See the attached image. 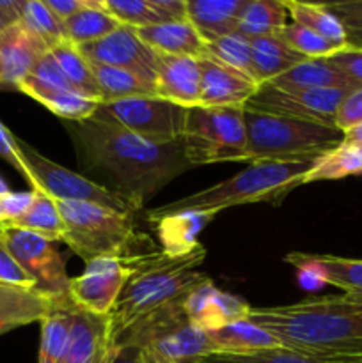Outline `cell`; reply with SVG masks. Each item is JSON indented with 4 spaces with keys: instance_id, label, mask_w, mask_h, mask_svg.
<instances>
[{
    "instance_id": "obj_45",
    "label": "cell",
    "mask_w": 362,
    "mask_h": 363,
    "mask_svg": "<svg viewBox=\"0 0 362 363\" xmlns=\"http://www.w3.org/2000/svg\"><path fill=\"white\" fill-rule=\"evenodd\" d=\"M0 282L14 284V286H23V287H34L32 280L21 272L20 266L13 261L9 252L0 241Z\"/></svg>"
},
{
    "instance_id": "obj_13",
    "label": "cell",
    "mask_w": 362,
    "mask_h": 363,
    "mask_svg": "<svg viewBox=\"0 0 362 363\" xmlns=\"http://www.w3.org/2000/svg\"><path fill=\"white\" fill-rule=\"evenodd\" d=\"M78 48L91 64L119 67V69H126L138 74L151 84L156 82L158 53L153 52L138 38L135 28L121 25L112 34L105 35L94 43H89V45L78 46Z\"/></svg>"
},
{
    "instance_id": "obj_24",
    "label": "cell",
    "mask_w": 362,
    "mask_h": 363,
    "mask_svg": "<svg viewBox=\"0 0 362 363\" xmlns=\"http://www.w3.org/2000/svg\"><path fill=\"white\" fill-rule=\"evenodd\" d=\"M18 91L31 96L38 103L60 117L62 121H84L91 119L98 108V101L89 99L85 96L77 94L70 89L52 87V85L39 84L32 78L25 77L18 85Z\"/></svg>"
},
{
    "instance_id": "obj_23",
    "label": "cell",
    "mask_w": 362,
    "mask_h": 363,
    "mask_svg": "<svg viewBox=\"0 0 362 363\" xmlns=\"http://www.w3.org/2000/svg\"><path fill=\"white\" fill-rule=\"evenodd\" d=\"M138 38L158 55L192 57L204 59L206 45L188 20L167 21V23L151 25V27L135 28Z\"/></svg>"
},
{
    "instance_id": "obj_9",
    "label": "cell",
    "mask_w": 362,
    "mask_h": 363,
    "mask_svg": "<svg viewBox=\"0 0 362 363\" xmlns=\"http://www.w3.org/2000/svg\"><path fill=\"white\" fill-rule=\"evenodd\" d=\"M13 145L21 162L27 167L28 183L34 191H41L53 201L89 202V204H98L103 208L128 213V215L137 213L126 201L117 197L116 194L105 190L94 181L87 179L84 174H77L66 167L59 165V163L52 162L39 151H35L31 144L18 138L14 133Z\"/></svg>"
},
{
    "instance_id": "obj_40",
    "label": "cell",
    "mask_w": 362,
    "mask_h": 363,
    "mask_svg": "<svg viewBox=\"0 0 362 363\" xmlns=\"http://www.w3.org/2000/svg\"><path fill=\"white\" fill-rule=\"evenodd\" d=\"M206 57H212V59L254 78V73H252V39L245 38L240 32H234V34L226 35V38L208 45Z\"/></svg>"
},
{
    "instance_id": "obj_32",
    "label": "cell",
    "mask_w": 362,
    "mask_h": 363,
    "mask_svg": "<svg viewBox=\"0 0 362 363\" xmlns=\"http://www.w3.org/2000/svg\"><path fill=\"white\" fill-rule=\"evenodd\" d=\"M50 53L55 59L57 66H59L62 77L66 78L71 91L89 99H94L98 103L102 101V94H99L98 84H96V78L92 74L91 62L82 55L78 46H75L70 41H64L53 50H50Z\"/></svg>"
},
{
    "instance_id": "obj_14",
    "label": "cell",
    "mask_w": 362,
    "mask_h": 363,
    "mask_svg": "<svg viewBox=\"0 0 362 363\" xmlns=\"http://www.w3.org/2000/svg\"><path fill=\"white\" fill-rule=\"evenodd\" d=\"M130 277V266L119 259L85 262L80 277L71 279L70 294L77 307L98 315H109Z\"/></svg>"
},
{
    "instance_id": "obj_33",
    "label": "cell",
    "mask_w": 362,
    "mask_h": 363,
    "mask_svg": "<svg viewBox=\"0 0 362 363\" xmlns=\"http://www.w3.org/2000/svg\"><path fill=\"white\" fill-rule=\"evenodd\" d=\"M286 18L287 11L283 0H247L238 32L248 39L283 34Z\"/></svg>"
},
{
    "instance_id": "obj_25",
    "label": "cell",
    "mask_w": 362,
    "mask_h": 363,
    "mask_svg": "<svg viewBox=\"0 0 362 363\" xmlns=\"http://www.w3.org/2000/svg\"><path fill=\"white\" fill-rule=\"evenodd\" d=\"M304 60V55L284 41L283 34L252 39V73L259 85L270 84Z\"/></svg>"
},
{
    "instance_id": "obj_17",
    "label": "cell",
    "mask_w": 362,
    "mask_h": 363,
    "mask_svg": "<svg viewBox=\"0 0 362 363\" xmlns=\"http://www.w3.org/2000/svg\"><path fill=\"white\" fill-rule=\"evenodd\" d=\"M48 46L21 21L0 30V66L6 91H18L20 82L48 53Z\"/></svg>"
},
{
    "instance_id": "obj_29",
    "label": "cell",
    "mask_w": 362,
    "mask_h": 363,
    "mask_svg": "<svg viewBox=\"0 0 362 363\" xmlns=\"http://www.w3.org/2000/svg\"><path fill=\"white\" fill-rule=\"evenodd\" d=\"M92 74L98 84L102 101H121L130 98H151L156 96V87L151 82L144 80L131 71L119 69V67L102 66V64H91Z\"/></svg>"
},
{
    "instance_id": "obj_26",
    "label": "cell",
    "mask_w": 362,
    "mask_h": 363,
    "mask_svg": "<svg viewBox=\"0 0 362 363\" xmlns=\"http://www.w3.org/2000/svg\"><path fill=\"white\" fill-rule=\"evenodd\" d=\"M280 89H305V91H318V89H346V91H357L341 71H337L329 60L323 59H305L304 62L297 64L286 71L284 74L270 82Z\"/></svg>"
},
{
    "instance_id": "obj_18",
    "label": "cell",
    "mask_w": 362,
    "mask_h": 363,
    "mask_svg": "<svg viewBox=\"0 0 362 363\" xmlns=\"http://www.w3.org/2000/svg\"><path fill=\"white\" fill-rule=\"evenodd\" d=\"M112 325L109 315L75 308L73 332L64 363H106L112 351Z\"/></svg>"
},
{
    "instance_id": "obj_6",
    "label": "cell",
    "mask_w": 362,
    "mask_h": 363,
    "mask_svg": "<svg viewBox=\"0 0 362 363\" xmlns=\"http://www.w3.org/2000/svg\"><path fill=\"white\" fill-rule=\"evenodd\" d=\"M247 162H318L343 142L334 126L245 110Z\"/></svg>"
},
{
    "instance_id": "obj_15",
    "label": "cell",
    "mask_w": 362,
    "mask_h": 363,
    "mask_svg": "<svg viewBox=\"0 0 362 363\" xmlns=\"http://www.w3.org/2000/svg\"><path fill=\"white\" fill-rule=\"evenodd\" d=\"M183 308L195 326L209 332L229 323L247 319L252 307L236 294L216 289L213 280L206 279L185 294Z\"/></svg>"
},
{
    "instance_id": "obj_47",
    "label": "cell",
    "mask_w": 362,
    "mask_h": 363,
    "mask_svg": "<svg viewBox=\"0 0 362 363\" xmlns=\"http://www.w3.org/2000/svg\"><path fill=\"white\" fill-rule=\"evenodd\" d=\"M34 197H35L34 190L20 191V194H13V191H9V194L4 197V206H6V213H7V223L13 222L14 218L23 215V213L31 208Z\"/></svg>"
},
{
    "instance_id": "obj_38",
    "label": "cell",
    "mask_w": 362,
    "mask_h": 363,
    "mask_svg": "<svg viewBox=\"0 0 362 363\" xmlns=\"http://www.w3.org/2000/svg\"><path fill=\"white\" fill-rule=\"evenodd\" d=\"M21 23L34 32L48 50H53L60 43L67 41L64 21L59 20L50 11L45 0H25L23 13H21Z\"/></svg>"
},
{
    "instance_id": "obj_8",
    "label": "cell",
    "mask_w": 362,
    "mask_h": 363,
    "mask_svg": "<svg viewBox=\"0 0 362 363\" xmlns=\"http://www.w3.org/2000/svg\"><path fill=\"white\" fill-rule=\"evenodd\" d=\"M114 344H133L174 363H192L215 353L208 333L188 319L183 298L142 318Z\"/></svg>"
},
{
    "instance_id": "obj_53",
    "label": "cell",
    "mask_w": 362,
    "mask_h": 363,
    "mask_svg": "<svg viewBox=\"0 0 362 363\" xmlns=\"http://www.w3.org/2000/svg\"><path fill=\"white\" fill-rule=\"evenodd\" d=\"M6 195H0V227H4L7 223V213L6 206H4V197H6Z\"/></svg>"
},
{
    "instance_id": "obj_55",
    "label": "cell",
    "mask_w": 362,
    "mask_h": 363,
    "mask_svg": "<svg viewBox=\"0 0 362 363\" xmlns=\"http://www.w3.org/2000/svg\"><path fill=\"white\" fill-rule=\"evenodd\" d=\"M6 194H9V188H7L6 181H4L2 177H0V195H6Z\"/></svg>"
},
{
    "instance_id": "obj_20",
    "label": "cell",
    "mask_w": 362,
    "mask_h": 363,
    "mask_svg": "<svg viewBox=\"0 0 362 363\" xmlns=\"http://www.w3.org/2000/svg\"><path fill=\"white\" fill-rule=\"evenodd\" d=\"M57 308L64 307L34 287L0 282V335L20 326L41 323Z\"/></svg>"
},
{
    "instance_id": "obj_10",
    "label": "cell",
    "mask_w": 362,
    "mask_h": 363,
    "mask_svg": "<svg viewBox=\"0 0 362 363\" xmlns=\"http://www.w3.org/2000/svg\"><path fill=\"white\" fill-rule=\"evenodd\" d=\"M0 241L21 272L32 280L34 289L60 307H77L70 294L71 279L66 262L52 241L13 227H0Z\"/></svg>"
},
{
    "instance_id": "obj_22",
    "label": "cell",
    "mask_w": 362,
    "mask_h": 363,
    "mask_svg": "<svg viewBox=\"0 0 362 363\" xmlns=\"http://www.w3.org/2000/svg\"><path fill=\"white\" fill-rule=\"evenodd\" d=\"M286 262L319 282L339 287L344 293L362 291V259L291 252L286 255Z\"/></svg>"
},
{
    "instance_id": "obj_41",
    "label": "cell",
    "mask_w": 362,
    "mask_h": 363,
    "mask_svg": "<svg viewBox=\"0 0 362 363\" xmlns=\"http://www.w3.org/2000/svg\"><path fill=\"white\" fill-rule=\"evenodd\" d=\"M283 38L295 52L304 55L305 59H323V57L332 55L337 52L336 46L318 35L316 32L302 27L298 23H286L283 30Z\"/></svg>"
},
{
    "instance_id": "obj_43",
    "label": "cell",
    "mask_w": 362,
    "mask_h": 363,
    "mask_svg": "<svg viewBox=\"0 0 362 363\" xmlns=\"http://www.w3.org/2000/svg\"><path fill=\"white\" fill-rule=\"evenodd\" d=\"M337 71L344 74L355 87H362V50L343 48L325 57Z\"/></svg>"
},
{
    "instance_id": "obj_31",
    "label": "cell",
    "mask_w": 362,
    "mask_h": 363,
    "mask_svg": "<svg viewBox=\"0 0 362 363\" xmlns=\"http://www.w3.org/2000/svg\"><path fill=\"white\" fill-rule=\"evenodd\" d=\"M121 27L119 21L103 7V0H89L87 7L64 21L67 41L84 46L103 39Z\"/></svg>"
},
{
    "instance_id": "obj_1",
    "label": "cell",
    "mask_w": 362,
    "mask_h": 363,
    "mask_svg": "<svg viewBox=\"0 0 362 363\" xmlns=\"http://www.w3.org/2000/svg\"><path fill=\"white\" fill-rule=\"evenodd\" d=\"M62 123L84 176L126 201L135 211L192 167L180 140L156 144L92 117Z\"/></svg>"
},
{
    "instance_id": "obj_2",
    "label": "cell",
    "mask_w": 362,
    "mask_h": 363,
    "mask_svg": "<svg viewBox=\"0 0 362 363\" xmlns=\"http://www.w3.org/2000/svg\"><path fill=\"white\" fill-rule=\"evenodd\" d=\"M247 319L290 350L329 360L362 362V305L343 294L252 307Z\"/></svg>"
},
{
    "instance_id": "obj_3",
    "label": "cell",
    "mask_w": 362,
    "mask_h": 363,
    "mask_svg": "<svg viewBox=\"0 0 362 363\" xmlns=\"http://www.w3.org/2000/svg\"><path fill=\"white\" fill-rule=\"evenodd\" d=\"M204 259L206 248L197 245L183 255L160 252L126 261L130 277L109 314L112 340L142 318L180 300L192 287L209 279L197 272Z\"/></svg>"
},
{
    "instance_id": "obj_37",
    "label": "cell",
    "mask_w": 362,
    "mask_h": 363,
    "mask_svg": "<svg viewBox=\"0 0 362 363\" xmlns=\"http://www.w3.org/2000/svg\"><path fill=\"white\" fill-rule=\"evenodd\" d=\"M192 363H362L358 360H329L311 357L290 347L277 346L268 350L247 351V353H215Z\"/></svg>"
},
{
    "instance_id": "obj_57",
    "label": "cell",
    "mask_w": 362,
    "mask_h": 363,
    "mask_svg": "<svg viewBox=\"0 0 362 363\" xmlns=\"http://www.w3.org/2000/svg\"><path fill=\"white\" fill-rule=\"evenodd\" d=\"M0 30H2V27H0Z\"/></svg>"
},
{
    "instance_id": "obj_5",
    "label": "cell",
    "mask_w": 362,
    "mask_h": 363,
    "mask_svg": "<svg viewBox=\"0 0 362 363\" xmlns=\"http://www.w3.org/2000/svg\"><path fill=\"white\" fill-rule=\"evenodd\" d=\"M66 227L64 243L82 259H131L144 257L151 240L135 229L133 215L103 208L89 202L55 201Z\"/></svg>"
},
{
    "instance_id": "obj_50",
    "label": "cell",
    "mask_w": 362,
    "mask_h": 363,
    "mask_svg": "<svg viewBox=\"0 0 362 363\" xmlns=\"http://www.w3.org/2000/svg\"><path fill=\"white\" fill-rule=\"evenodd\" d=\"M25 0H0V27L6 28L21 20Z\"/></svg>"
},
{
    "instance_id": "obj_30",
    "label": "cell",
    "mask_w": 362,
    "mask_h": 363,
    "mask_svg": "<svg viewBox=\"0 0 362 363\" xmlns=\"http://www.w3.org/2000/svg\"><path fill=\"white\" fill-rule=\"evenodd\" d=\"M4 227H13V229L25 230V233H32L35 236H41L45 240L52 241H62L66 236V227H64V220L60 216L59 206L53 199L48 195L35 191V197L32 201L31 208L23 213L21 216L14 218Z\"/></svg>"
},
{
    "instance_id": "obj_19",
    "label": "cell",
    "mask_w": 362,
    "mask_h": 363,
    "mask_svg": "<svg viewBox=\"0 0 362 363\" xmlns=\"http://www.w3.org/2000/svg\"><path fill=\"white\" fill-rule=\"evenodd\" d=\"M156 96L170 103L192 108L201 98V64L192 57L158 55Z\"/></svg>"
},
{
    "instance_id": "obj_21",
    "label": "cell",
    "mask_w": 362,
    "mask_h": 363,
    "mask_svg": "<svg viewBox=\"0 0 362 363\" xmlns=\"http://www.w3.org/2000/svg\"><path fill=\"white\" fill-rule=\"evenodd\" d=\"M247 0H187V20L206 45L238 32Z\"/></svg>"
},
{
    "instance_id": "obj_34",
    "label": "cell",
    "mask_w": 362,
    "mask_h": 363,
    "mask_svg": "<svg viewBox=\"0 0 362 363\" xmlns=\"http://www.w3.org/2000/svg\"><path fill=\"white\" fill-rule=\"evenodd\" d=\"M283 4L295 23L316 32L323 39L332 43L337 50L346 48L343 25L327 9L325 4H309L300 0H283Z\"/></svg>"
},
{
    "instance_id": "obj_54",
    "label": "cell",
    "mask_w": 362,
    "mask_h": 363,
    "mask_svg": "<svg viewBox=\"0 0 362 363\" xmlns=\"http://www.w3.org/2000/svg\"><path fill=\"white\" fill-rule=\"evenodd\" d=\"M346 300L355 301V303H361L362 305V291H353V293H344L343 294Z\"/></svg>"
},
{
    "instance_id": "obj_4",
    "label": "cell",
    "mask_w": 362,
    "mask_h": 363,
    "mask_svg": "<svg viewBox=\"0 0 362 363\" xmlns=\"http://www.w3.org/2000/svg\"><path fill=\"white\" fill-rule=\"evenodd\" d=\"M316 162H252L229 179L201 191L177 199L170 204L151 209L148 218L153 222L180 213L195 211L219 215L224 209L258 202L279 204L283 199L304 183V177Z\"/></svg>"
},
{
    "instance_id": "obj_51",
    "label": "cell",
    "mask_w": 362,
    "mask_h": 363,
    "mask_svg": "<svg viewBox=\"0 0 362 363\" xmlns=\"http://www.w3.org/2000/svg\"><path fill=\"white\" fill-rule=\"evenodd\" d=\"M343 142H348V144H353L357 147H362V123L357 124L355 128H351L350 131L344 133Z\"/></svg>"
},
{
    "instance_id": "obj_44",
    "label": "cell",
    "mask_w": 362,
    "mask_h": 363,
    "mask_svg": "<svg viewBox=\"0 0 362 363\" xmlns=\"http://www.w3.org/2000/svg\"><path fill=\"white\" fill-rule=\"evenodd\" d=\"M362 123V87L350 92L336 112V128L343 133Z\"/></svg>"
},
{
    "instance_id": "obj_56",
    "label": "cell",
    "mask_w": 362,
    "mask_h": 363,
    "mask_svg": "<svg viewBox=\"0 0 362 363\" xmlns=\"http://www.w3.org/2000/svg\"><path fill=\"white\" fill-rule=\"evenodd\" d=\"M0 89L6 91V85H4V80H2V66H0Z\"/></svg>"
},
{
    "instance_id": "obj_49",
    "label": "cell",
    "mask_w": 362,
    "mask_h": 363,
    "mask_svg": "<svg viewBox=\"0 0 362 363\" xmlns=\"http://www.w3.org/2000/svg\"><path fill=\"white\" fill-rule=\"evenodd\" d=\"M46 6L50 7L53 14H55L59 20L66 21L71 16L82 11L84 7H87L89 0H45Z\"/></svg>"
},
{
    "instance_id": "obj_27",
    "label": "cell",
    "mask_w": 362,
    "mask_h": 363,
    "mask_svg": "<svg viewBox=\"0 0 362 363\" xmlns=\"http://www.w3.org/2000/svg\"><path fill=\"white\" fill-rule=\"evenodd\" d=\"M206 333L215 353H247L280 346L275 337L248 319L229 323Z\"/></svg>"
},
{
    "instance_id": "obj_28",
    "label": "cell",
    "mask_w": 362,
    "mask_h": 363,
    "mask_svg": "<svg viewBox=\"0 0 362 363\" xmlns=\"http://www.w3.org/2000/svg\"><path fill=\"white\" fill-rule=\"evenodd\" d=\"M215 215L209 213H195L187 211L180 215L165 216L158 220V234L162 240L163 248L170 255L188 254L197 247V236L202 227L208 225Z\"/></svg>"
},
{
    "instance_id": "obj_36",
    "label": "cell",
    "mask_w": 362,
    "mask_h": 363,
    "mask_svg": "<svg viewBox=\"0 0 362 363\" xmlns=\"http://www.w3.org/2000/svg\"><path fill=\"white\" fill-rule=\"evenodd\" d=\"M358 174H362V147L341 142L336 149L327 152L314 163V167L305 174L302 184L343 179V177L358 176Z\"/></svg>"
},
{
    "instance_id": "obj_46",
    "label": "cell",
    "mask_w": 362,
    "mask_h": 363,
    "mask_svg": "<svg viewBox=\"0 0 362 363\" xmlns=\"http://www.w3.org/2000/svg\"><path fill=\"white\" fill-rule=\"evenodd\" d=\"M0 158L6 160L11 167H14V169H16L18 172L28 181L27 167H25L23 162H21V158L18 156L16 149H14L13 145V133L4 126L2 121H0Z\"/></svg>"
},
{
    "instance_id": "obj_39",
    "label": "cell",
    "mask_w": 362,
    "mask_h": 363,
    "mask_svg": "<svg viewBox=\"0 0 362 363\" xmlns=\"http://www.w3.org/2000/svg\"><path fill=\"white\" fill-rule=\"evenodd\" d=\"M103 7L121 25L130 28H144L169 21L153 0H103Z\"/></svg>"
},
{
    "instance_id": "obj_11",
    "label": "cell",
    "mask_w": 362,
    "mask_h": 363,
    "mask_svg": "<svg viewBox=\"0 0 362 363\" xmlns=\"http://www.w3.org/2000/svg\"><path fill=\"white\" fill-rule=\"evenodd\" d=\"M92 119L123 126L149 142L169 144L181 138L187 108L158 96L130 98L121 101L98 103Z\"/></svg>"
},
{
    "instance_id": "obj_52",
    "label": "cell",
    "mask_w": 362,
    "mask_h": 363,
    "mask_svg": "<svg viewBox=\"0 0 362 363\" xmlns=\"http://www.w3.org/2000/svg\"><path fill=\"white\" fill-rule=\"evenodd\" d=\"M144 363H174V362L165 360V358L158 357V354L153 353V351H144Z\"/></svg>"
},
{
    "instance_id": "obj_12",
    "label": "cell",
    "mask_w": 362,
    "mask_h": 363,
    "mask_svg": "<svg viewBox=\"0 0 362 363\" xmlns=\"http://www.w3.org/2000/svg\"><path fill=\"white\" fill-rule=\"evenodd\" d=\"M350 92L346 89H280L275 85H259L256 94L245 105V110L311 121L336 128V112Z\"/></svg>"
},
{
    "instance_id": "obj_16",
    "label": "cell",
    "mask_w": 362,
    "mask_h": 363,
    "mask_svg": "<svg viewBox=\"0 0 362 363\" xmlns=\"http://www.w3.org/2000/svg\"><path fill=\"white\" fill-rule=\"evenodd\" d=\"M201 64V98L199 106H245L256 94L259 84L248 74L226 66L212 57L199 59Z\"/></svg>"
},
{
    "instance_id": "obj_42",
    "label": "cell",
    "mask_w": 362,
    "mask_h": 363,
    "mask_svg": "<svg viewBox=\"0 0 362 363\" xmlns=\"http://www.w3.org/2000/svg\"><path fill=\"white\" fill-rule=\"evenodd\" d=\"M323 4L343 25L348 48L362 50V0H341V2Z\"/></svg>"
},
{
    "instance_id": "obj_7",
    "label": "cell",
    "mask_w": 362,
    "mask_h": 363,
    "mask_svg": "<svg viewBox=\"0 0 362 363\" xmlns=\"http://www.w3.org/2000/svg\"><path fill=\"white\" fill-rule=\"evenodd\" d=\"M245 106L187 108L181 145L192 167L224 162H247Z\"/></svg>"
},
{
    "instance_id": "obj_48",
    "label": "cell",
    "mask_w": 362,
    "mask_h": 363,
    "mask_svg": "<svg viewBox=\"0 0 362 363\" xmlns=\"http://www.w3.org/2000/svg\"><path fill=\"white\" fill-rule=\"evenodd\" d=\"M106 363H144V350L133 344H114Z\"/></svg>"
},
{
    "instance_id": "obj_35",
    "label": "cell",
    "mask_w": 362,
    "mask_h": 363,
    "mask_svg": "<svg viewBox=\"0 0 362 363\" xmlns=\"http://www.w3.org/2000/svg\"><path fill=\"white\" fill-rule=\"evenodd\" d=\"M75 308H57L43 319L38 363H64L73 332Z\"/></svg>"
}]
</instances>
